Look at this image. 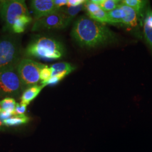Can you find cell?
I'll return each mask as SVG.
<instances>
[{"label": "cell", "instance_id": "6da1fadb", "mask_svg": "<svg viewBox=\"0 0 152 152\" xmlns=\"http://www.w3.org/2000/svg\"><path fill=\"white\" fill-rule=\"evenodd\" d=\"M71 35L80 47L87 49L113 43L117 38L114 33L104 24L87 16H81L76 20Z\"/></svg>", "mask_w": 152, "mask_h": 152}, {"label": "cell", "instance_id": "7a4b0ae2", "mask_svg": "<svg viewBox=\"0 0 152 152\" xmlns=\"http://www.w3.org/2000/svg\"><path fill=\"white\" fill-rule=\"evenodd\" d=\"M65 53L64 47L57 39L46 35L34 37L24 50V56L44 60H56Z\"/></svg>", "mask_w": 152, "mask_h": 152}, {"label": "cell", "instance_id": "3957f363", "mask_svg": "<svg viewBox=\"0 0 152 152\" xmlns=\"http://www.w3.org/2000/svg\"><path fill=\"white\" fill-rule=\"evenodd\" d=\"M21 37L7 32L0 36V71L16 68L23 59Z\"/></svg>", "mask_w": 152, "mask_h": 152}, {"label": "cell", "instance_id": "277c9868", "mask_svg": "<svg viewBox=\"0 0 152 152\" xmlns=\"http://www.w3.org/2000/svg\"><path fill=\"white\" fill-rule=\"evenodd\" d=\"M23 15H31L24 0H0V18L5 32L12 33L14 22Z\"/></svg>", "mask_w": 152, "mask_h": 152}, {"label": "cell", "instance_id": "5b68a950", "mask_svg": "<svg viewBox=\"0 0 152 152\" xmlns=\"http://www.w3.org/2000/svg\"><path fill=\"white\" fill-rule=\"evenodd\" d=\"M24 90L17 67L0 71V98L17 96Z\"/></svg>", "mask_w": 152, "mask_h": 152}, {"label": "cell", "instance_id": "8992f818", "mask_svg": "<svg viewBox=\"0 0 152 152\" xmlns=\"http://www.w3.org/2000/svg\"><path fill=\"white\" fill-rule=\"evenodd\" d=\"M45 65L30 58H23L20 61L17 71L24 89L38 85L41 81L40 72Z\"/></svg>", "mask_w": 152, "mask_h": 152}, {"label": "cell", "instance_id": "52a82bcc", "mask_svg": "<svg viewBox=\"0 0 152 152\" xmlns=\"http://www.w3.org/2000/svg\"><path fill=\"white\" fill-rule=\"evenodd\" d=\"M71 18L60 11L34 20L32 31L62 29L67 27L72 21Z\"/></svg>", "mask_w": 152, "mask_h": 152}, {"label": "cell", "instance_id": "ba28073f", "mask_svg": "<svg viewBox=\"0 0 152 152\" xmlns=\"http://www.w3.org/2000/svg\"><path fill=\"white\" fill-rule=\"evenodd\" d=\"M30 7L34 20L59 10L55 5L54 0H33L30 2Z\"/></svg>", "mask_w": 152, "mask_h": 152}, {"label": "cell", "instance_id": "9c48e42d", "mask_svg": "<svg viewBox=\"0 0 152 152\" xmlns=\"http://www.w3.org/2000/svg\"><path fill=\"white\" fill-rule=\"evenodd\" d=\"M84 9L87 12V15L90 18L103 24H110L107 12L103 10L100 6L93 3L91 1H86L84 4Z\"/></svg>", "mask_w": 152, "mask_h": 152}, {"label": "cell", "instance_id": "30bf717a", "mask_svg": "<svg viewBox=\"0 0 152 152\" xmlns=\"http://www.w3.org/2000/svg\"><path fill=\"white\" fill-rule=\"evenodd\" d=\"M120 6L125 12V17L123 19L122 24L129 27H136L138 24L139 16L136 11L132 8L123 4L122 1L120 3Z\"/></svg>", "mask_w": 152, "mask_h": 152}, {"label": "cell", "instance_id": "8fae6325", "mask_svg": "<svg viewBox=\"0 0 152 152\" xmlns=\"http://www.w3.org/2000/svg\"><path fill=\"white\" fill-rule=\"evenodd\" d=\"M52 71V76H56L63 80L65 77L75 70V68L66 62H59L50 66Z\"/></svg>", "mask_w": 152, "mask_h": 152}, {"label": "cell", "instance_id": "7c38bea8", "mask_svg": "<svg viewBox=\"0 0 152 152\" xmlns=\"http://www.w3.org/2000/svg\"><path fill=\"white\" fill-rule=\"evenodd\" d=\"M45 87L44 85H35L25 89L21 96V102L28 105L38 95L41 90Z\"/></svg>", "mask_w": 152, "mask_h": 152}, {"label": "cell", "instance_id": "4fadbf2b", "mask_svg": "<svg viewBox=\"0 0 152 152\" xmlns=\"http://www.w3.org/2000/svg\"><path fill=\"white\" fill-rule=\"evenodd\" d=\"M32 20V18L31 15L20 16L15 21L12 26V33L18 34L24 32Z\"/></svg>", "mask_w": 152, "mask_h": 152}, {"label": "cell", "instance_id": "5bb4252c", "mask_svg": "<svg viewBox=\"0 0 152 152\" xmlns=\"http://www.w3.org/2000/svg\"><path fill=\"white\" fill-rule=\"evenodd\" d=\"M30 118L26 114L14 115L11 117L2 121L3 125L6 126H15L26 124L29 121Z\"/></svg>", "mask_w": 152, "mask_h": 152}, {"label": "cell", "instance_id": "9a60e30c", "mask_svg": "<svg viewBox=\"0 0 152 152\" xmlns=\"http://www.w3.org/2000/svg\"><path fill=\"white\" fill-rule=\"evenodd\" d=\"M123 4L132 8L140 16L147 6L148 1L144 0H124L121 1Z\"/></svg>", "mask_w": 152, "mask_h": 152}, {"label": "cell", "instance_id": "2e32d148", "mask_svg": "<svg viewBox=\"0 0 152 152\" xmlns=\"http://www.w3.org/2000/svg\"><path fill=\"white\" fill-rule=\"evenodd\" d=\"M110 24L122 23L125 17V12L121 9L120 5L115 9L107 12Z\"/></svg>", "mask_w": 152, "mask_h": 152}, {"label": "cell", "instance_id": "e0dca14e", "mask_svg": "<svg viewBox=\"0 0 152 152\" xmlns=\"http://www.w3.org/2000/svg\"><path fill=\"white\" fill-rule=\"evenodd\" d=\"M16 105V101L14 98L6 97L0 101V110L11 113L14 115Z\"/></svg>", "mask_w": 152, "mask_h": 152}, {"label": "cell", "instance_id": "ac0fdd59", "mask_svg": "<svg viewBox=\"0 0 152 152\" xmlns=\"http://www.w3.org/2000/svg\"><path fill=\"white\" fill-rule=\"evenodd\" d=\"M82 9H84V4L77 7H68L65 6L61 8L60 10L73 19V18Z\"/></svg>", "mask_w": 152, "mask_h": 152}, {"label": "cell", "instance_id": "d6986e66", "mask_svg": "<svg viewBox=\"0 0 152 152\" xmlns=\"http://www.w3.org/2000/svg\"><path fill=\"white\" fill-rule=\"evenodd\" d=\"M121 1L118 0H103L100 7L106 12H109L115 9L121 3Z\"/></svg>", "mask_w": 152, "mask_h": 152}, {"label": "cell", "instance_id": "ffe728a7", "mask_svg": "<svg viewBox=\"0 0 152 152\" xmlns=\"http://www.w3.org/2000/svg\"><path fill=\"white\" fill-rule=\"evenodd\" d=\"M51 76L52 71L51 68L48 65H45L40 72V80L41 81L42 85H45L49 81Z\"/></svg>", "mask_w": 152, "mask_h": 152}, {"label": "cell", "instance_id": "44dd1931", "mask_svg": "<svg viewBox=\"0 0 152 152\" xmlns=\"http://www.w3.org/2000/svg\"><path fill=\"white\" fill-rule=\"evenodd\" d=\"M143 33L145 39L152 51V27L144 24Z\"/></svg>", "mask_w": 152, "mask_h": 152}, {"label": "cell", "instance_id": "7402d4cb", "mask_svg": "<svg viewBox=\"0 0 152 152\" xmlns=\"http://www.w3.org/2000/svg\"><path fill=\"white\" fill-rule=\"evenodd\" d=\"M27 105L22 103H16V107L14 111V115H21V114H24Z\"/></svg>", "mask_w": 152, "mask_h": 152}, {"label": "cell", "instance_id": "603a6c76", "mask_svg": "<svg viewBox=\"0 0 152 152\" xmlns=\"http://www.w3.org/2000/svg\"><path fill=\"white\" fill-rule=\"evenodd\" d=\"M144 24L150 27H152V10L150 8L147 9L144 20Z\"/></svg>", "mask_w": 152, "mask_h": 152}, {"label": "cell", "instance_id": "cb8c5ba5", "mask_svg": "<svg viewBox=\"0 0 152 152\" xmlns=\"http://www.w3.org/2000/svg\"><path fill=\"white\" fill-rule=\"evenodd\" d=\"M84 0H68L66 6L68 7H77L82 5L86 2Z\"/></svg>", "mask_w": 152, "mask_h": 152}, {"label": "cell", "instance_id": "d4e9b609", "mask_svg": "<svg viewBox=\"0 0 152 152\" xmlns=\"http://www.w3.org/2000/svg\"><path fill=\"white\" fill-rule=\"evenodd\" d=\"M68 0H54L56 7L60 10L63 7L67 5Z\"/></svg>", "mask_w": 152, "mask_h": 152}, {"label": "cell", "instance_id": "484cf974", "mask_svg": "<svg viewBox=\"0 0 152 152\" xmlns=\"http://www.w3.org/2000/svg\"><path fill=\"white\" fill-rule=\"evenodd\" d=\"M12 115H14L12 113L6 112L4 110H0V121H1L6 120V119L11 117V116H12Z\"/></svg>", "mask_w": 152, "mask_h": 152}, {"label": "cell", "instance_id": "4316f807", "mask_svg": "<svg viewBox=\"0 0 152 152\" xmlns=\"http://www.w3.org/2000/svg\"><path fill=\"white\" fill-rule=\"evenodd\" d=\"M2 125H3V123H2V121H0V126H1Z\"/></svg>", "mask_w": 152, "mask_h": 152}]
</instances>
